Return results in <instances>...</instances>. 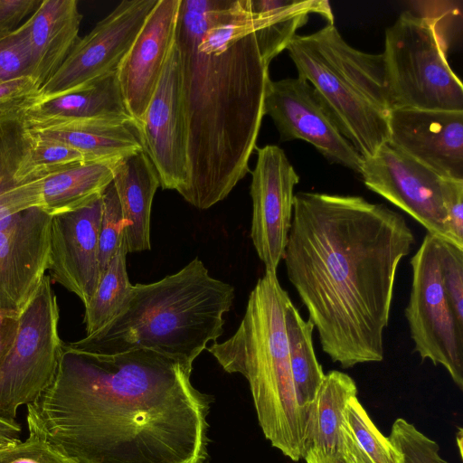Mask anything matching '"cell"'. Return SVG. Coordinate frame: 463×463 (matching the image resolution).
<instances>
[{"mask_svg": "<svg viewBox=\"0 0 463 463\" xmlns=\"http://www.w3.org/2000/svg\"><path fill=\"white\" fill-rule=\"evenodd\" d=\"M411 265L412 282L405 317L414 352L422 360L441 364L463 390V325L443 288L439 238L427 232Z\"/></svg>", "mask_w": 463, "mask_h": 463, "instance_id": "cell-9", "label": "cell"}, {"mask_svg": "<svg viewBox=\"0 0 463 463\" xmlns=\"http://www.w3.org/2000/svg\"><path fill=\"white\" fill-rule=\"evenodd\" d=\"M52 216L40 207L0 230V308L20 314L49 267Z\"/></svg>", "mask_w": 463, "mask_h": 463, "instance_id": "cell-15", "label": "cell"}, {"mask_svg": "<svg viewBox=\"0 0 463 463\" xmlns=\"http://www.w3.org/2000/svg\"><path fill=\"white\" fill-rule=\"evenodd\" d=\"M52 279L45 275L19 316V328L0 368V416L15 420L21 405L33 403L53 382L63 342Z\"/></svg>", "mask_w": 463, "mask_h": 463, "instance_id": "cell-8", "label": "cell"}, {"mask_svg": "<svg viewBox=\"0 0 463 463\" xmlns=\"http://www.w3.org/2000/svg\"><path fill=\"white\" fill-rule=\"evenodd\" d=\"M234 298V288L212 277L194 258L158 281L133 285L117 317L71 345L100 354L146 348L194 363L222 335L223 316Z\"/></svg>", "mask_w": 463, "mask_h": 463, "instance_id": "cell-4", "label": "cell"}, {"mask_svg": "<svg viewBox=\"0 0 463 463\" xmlns=\"http://www.w3.org/2000/svg\"><path fill=\"white\" fill-rule=\"evenodd\" d=\"M418 16L425 20L435 32L448 53L452 42L461 33V1H413Z\"/></svg>", "mask_w": 463, "mask_h": 463, "instance_id": "cell-34", "label": "cell"}, {"mask_svg": "<svg viewBox=\"0 0 463 463\" xmlns=\"http://www.w3.org/2000/svg\"><path fill=\"white\" fill-rule=\"evenodd\" d=\"M192 370L151 349L100 354L63 343L53 382L27 412L78 463H206L213 399Z\"/></svg>", "mask_w": 463, "mask_h": 463, "instance_id": "cell-1", "label": "cell"}, {"mask_svg": "<svg viewBox=\"0 0 463 463\" xmlns=\"http://www.w3.org/2000/svg\"><path fill=\"white\" fill-rule=\"evenodd\" d=\"M356 395V383L347 373L333 370L325 375L309 411L305 451L310 446L338 450L345 410Z\"/></svg>", "mask_w": 463, "mask_h": 463, "instance_id": "cell-26", "label": "cell"}, {"mask_svg": "<svg viewBox=\"0 0 463 463\" xmlns=\"http://www.w3.org/2000/svg\"><path fill=\"white\" fill-rule=\"evenodd\" d=\"M180 4L181 0H157L117 70L133 127L154 95L175 43Z\"/></svg>", "mask_w": 463, "mask_h": 463, "instance_id": "cell-18", "label": "cell"}, {"mask_svg": "<svg viewBox=\"0 0 463 463\" xmlns=\"http://www.w3.org/2000/svg\"><path fill=\"white\" fill-rule=\"evenodd\" d=\"M24 116L30 128L76 119H104L133 126L117 72L66 93L38 99L24 110Z\"/></svg>", "mask_w": 463, "mask_h": 463, "instance_id": "cell-20", "label": "cell"}, {"mask_svg": "<svg viewBox=\"0 0 463 463\" xmlns=\"http://www.w3.org/2000/svg\"><path fill=\"white\" fill-rule=\"evenodd\" d=\"M116 160L83 162L41 179V206L51 216L81 208L113 180Z\"/></svg>", "mask_w": 463, "mask_h": 463, "instance_id": "cell-25", "label": "cell"}, {"mask_svg": "<svg viewBox=\"0 0 463 463\" xmlns=\"http://www.w3.org/2000/svg\"><path fill=\"white\" fill-rule=\"evenodd\" d=\"M263 113L273 120L281 141H307L329 162L360 173L364 158L340 133L307 80L299 77L269 80Z\"/></svg>", "mask_w": 463, "mask_h": 463, "instance_id": "cell-13", "label": "cell"}, {"mask_svg": "<svg viewBox=\"0 0 463 463\" xmlns=\"http://www.w3.org/2000/svg\"><path fill=\"white\" fill-rule=\"evenodd\" d=\"M33 141L24 110L0 115V230L23 211L41 206V180L26 177Z\"/></svg>", "mask_w": 463, "mask_h": 463, "instance_id": "cell-19", "label": "cell"}, {"mask_svg": "<svg viewBox=\"0 0 463 463\" xmlns=\"http://www.w3.org/2000/svg\"><path fill=\"white\" fill-rule=\"evenodd\" d=\"M389 439L401 455V463H449L439 454L438 443L402 418L393 422Z\"/></svg>", "mask_w": 463, "mask_h": 463, "instance_id": "cell-33", "label": "cell"}, {"mask_svg": "<svg viewBox=\"0 0 463 463\" xmlns=\"http://www.w3.org/2000/svg\"><path fill=\"white\" fill-rule=\"evenodd\" d=\"M285 323L298 403L308 420L311 406L326 375L314 349L315 327L308 319L302 317L292 301L287 306Z\"/></svg>", "mask_w": 463, "mask_h": 463, "instance_id": "cell-27", "label": "cell"}, {"mask_svg": "<svg viewBox=\"0 0 463 463\" xmlns=\"http://www.w3.org/2000/svg\"><path fill=\"white\" fill-rule=\"evenodd\" d=\"M299 176L285 152L275 145L257 148L251 171L250 238L266 272L277 273L293 217L294 187Z\"/></svg>", "mask_w": 463, "mask_h": 463, "instance_id": "cell-14", "label": "cell"}, {"mask_svg": "<svg viewBox=\"0 0 463 463\" xmlns=\"http://www.w3.org/2000/svg\"><path fill=\"white\" fill-rule=\"evenodd\" d=\"M255 28L247 0H181L175 43L188 161L182 197L201 210L226 198L250 171L270 80Z\"/></svg>", "mask_w": 463, "mask_h": 463, "instance_id": "cell-3", "label": "cell"}, {"mask_svg": "<svg viewBox=\"0 0 463 463\" xmlns=\"http://www.w3.org/2000/svg\"><path fill=\"white\" fill-rule=\"evenodd\" d=\"M157 0H124L80 38L38 99L66 93L117 72Z\"/></svg>", "mask_w": 463, "mask_h": 463, "instance_id": "cell-10", "label": "cell"}, {"mask_svg": "<svg viewBox=\"0 0 463 463\" xmlns=\"http://www.w3.org/2000/svg\"><path fill=\"white\" fill-rule=\"evenodd\" d=\"M256 18L255 38L264 61H270L286 50L311 14L334 24V15L326 0H247Z\"/></svg>", "mask_w": 463, "mask_h": 463, "instance_id": "cell-24", "label": "cell"}, {"mask_svg": "<svg viewBox=\"0 0 463 463\" xmlns=\"http://www.w3.org/2000/svg\"><path fill=\"white\" fill-rule=\"evenodd\" d=\"M21 426L16 420L0 416V448L20 441Z\"/></svg>", "mask_w": 463, "mask_h": 463, "instance_id": "cell-43", "label": "cell"}, {"mask_svg": "<svg viewBox=\"0 0 463 463\" xmlns=\"http://www.w3.org/2000/svg\"><path fill=\"white\" fill-rule=\"evenodd\" d=\"M345 420L354 442L372 463H401L400 453L374 425L356 396L347 402Z\"/></svg>", "mask_w": 463, "mask_h": 463, "instance_id": "cell-29", "label": "cell"}, {"mask_svg": "<svg viewBox=\"0 0 463 463\" xmlns=\"http://www.w3.org/2000/svg\"><path fill=\"white\" fill-rule=\"evenodd\" d=\"M33 75L28 29L24 23L14 32L0 38V82Z\"/></svg>", "mask_w": 463, "mask_h": 463, "instance_id": "cell-35", "label": "cell"}, {"mask_svg": "<svg viewBox=\"0 0 463 463\" xmlns=\"http://www.w3.org/2000/svg\"><path fill=\"white\" fill-rule=\"evenodd\" d=\"M443 205L450 241L463 249V180H446Z\"/></svg>", "mask_w": 463, "mask_h": 463, "instance_id": "cell-38", "label": "cell"}, {"mask_svg": "<svg viewBox=\"0 0 463 463\" xmlns=\"http://www.w3.org/2000/svg\"><path fill=\"white\" fill-rule=\"evenodd\" d=\"M306 463H347L339 450L308 447L303 456Z\"/></svg>", "mask_w": 463, "mask_h": 463, "instance_id": "cell-42", "label": "cell"}, {"mask_svg": "<svg viewBox=\"0 0 463 463\" xmlns=\"http://www.w3.org/2000/svg\"><path fill=\"white\" fill-rule=\"evenodd\" d=\"M439 267L445 294L463 325V249L439 238Z\"/></svg>", "mask_w": 463, "mask_h": 463, "instance_id": "cell-36", "label": "cell"}, {"mask_svg": "<svg viewBox=\"0 0 463 463\" xmlns=\"http://www.w3.org/2000/svg\"><path fill=\"white\" fill-rule=\"evenodd\" d=\"M338 450L343 454L347 463H372L354 442L344 420L339 436Z\"/></svg>", "mask_w": 463, "mask_h": 463, "instance_id": "cell-41", "label": "cell"}, {"mask_svg": "<svg viewBox=\"0 0 463 463\" xmlns=\"http://www.w3.org/2000/svg\"><path fill=\"white\" fill-rule=\"evenodd\" d=\"M40 89L31 76L0 82V115L25 110L38 100Z\"/></svg>", "mask_w": 463, "mask_h": 463, "instance_id": "cell-37", "label": "cell"}, {"mask_svg": "<svg viewBox=\"0 0 463 463\" xmlns=\"http://www.w3.org/2000/svg\"><path fill=\"white\" fill-rule=\"evenodd\" d=\"M416 239L399 213L362 196L299 192L283 255L322 350L343 368L383 360L399 264Z\"/></svg>", "mask_w": 463, "mask_h": 463, "instance_id": "cell-2", "label": "cell"}, {"mask_svg": "<svg viewBox=\"0 0 463 463\" xmlns=\"http://www.w3.org/2000/svg\"><path fill=\"white\" fill-rule=\"evenodd\" d=\"M30 128L40 137L73 147L88 162L116 160L143 150L134 127L118 121L76 119Z\"/></svg>", "mask_w": 463, "mask_h": 463, "instance_id": "cell-23", "label": "cell"}, {"mask_svg": "<svg viewBox=\"0 0 463 463\" xmlns=\"http://www.w3.org/2000/svg\"><path fill=\"white\" fill-rule=\"evenodd\" d=\"M43 0H0V38L17 29Z\"/></svg>", "mask_w": 463, "mask_h": 463, "instance_id": "cell-39", "label": "cell"}, {"mask_svg": "<svg viewBox=\"0 0 463 463\" xmlns=\"http://www.w3.org/2000/svg\"><path fill=\"white\" fill-rule=\"evenodd\" d=\"M288 53L340 133L364 159L389 138L392 111L383 55L350 46L334 24L296 35Z\"/></svg>", "mask_w": 463, "mask_h": 463, "instance_id": "cell-6", "label": "cell"}, {"mask_svg": "<svg viewBox=\"0 0 463 463\" xmlns=\"http://www.w3.org/2000/svg\"><path fill=\"white\" fill-rule=\"evenodd\" d=\"M291 301L277 273L250 291L244 316L227 340L207 348L222 368L248 381L265 438L293 461L303 458L307 418L298 403L285 312Z\"/></svg>", "mask_w": 463, "mask_h": 463, "instance_id": "cell-5", "label": "cell"}, {"mask_svg": "<svg viewBox=\"0 0 463 463\" xmlns=\"http://www.w3.org/2000/svg\"><path fill=\"white\" fill-rule=\"evenodd\" d=\"M33 131V130H32ZM26 167L29 181H37L72 165L88 162L73 147L54 139L35 134Z\"/></svg>", "mask_w": 463, "mask_h": 463, "instance_id": "cell-30", "label": "cell"}, {"mask_svg": "<svg viewBox=\"0 0 463 463\" xmlns=\"http://www.w3.org/2000/svg\"><path fill=\"white\" fill-rule=\"evenodd\" d=\"M125 222L119 200L111 182L102 194V213L99 232L100 278L124 241Z\"/></svg>", "mask_w": 463, "mask_h": 463, "instance_id": "cell-32", "label": "cell"}, {"mask_svg": "<svg viewBox=\"0 0 463 463\" xmlns=\"http://www.w3.org/2000/svg\"><path fill=\"white\" fill-rule=\"evenodd\" d=\"M19 316L0 308V368L14 343L19 328Z\"/></svg>", "mask_w": 463, "mask_h": 463, "instance_id": "cell-40", "label": "cell"}, {"mask_svg": "<svg viewBox=\"0 0 463 463\" xmlns=\"http://www.w3.org/2000/svg\"><path fill=\"white\" fill-rule=\"evenodd\" d=\"M392 109L463 111V86L430 25L410 11L385 31L382 53Z\"/></svg>", "mask_w": 463, "mask_h": 463, "instance_id": "cell-7", "label": "cell"}, {"mask_svg": "<svg viewBox=\"0 0 463 463\" xmlns=\"http://www.w3.org/2000/svg\"><path fill=\"white\" fill-rule=\"evenodd\" d=\"M365 186L421 224L427 232L449 241L443 205L447 179L383 144L364 159L359 173ZM452 243V242H451Z\"/></svg>", "mask_w": 463, "mask_h": 463, "instance_id": "cell-12", "label": "cell"}, {"mask_svg": "<svg viewBox=\"0 0 463 463\" xmlns=\"http://www.w3.org/2000/svg\"><path fill=\"white\" fill-rule=\"evenodd\" d=\"M112 183L125 222L128 253L150 250L151 208L160 186L155 165L143 150L124 156L115 162Z\"/></svg>", "mask_w": 463, "mask_h": 463, "instance_id": "cell-22", "label": "cell"}, {"mask_svg": "<svg viewBox=\"0 0 463 463\" xmlns=\"http://www.w3.org/2000/svg\"><path fill=\"white\" fill-rule=\"evenodd\" d=\"M102 195L90 203L52 216L50 278L76 295L84 306L100 280L99 232Z\"/></svg>", "mask_w": 463, "mask_h": 463, "instance_id": "cell-16", "label": "cell"}, {"mask_svg": "<svg viewBox=\"0 0 463 463\" xmlns=\"http://www.w3.org/2000/svg\"><path fill=\"white\" fill-rule=\"evenodd\" d=\"M81 19L76 0H43L24 22L33 77L40 87L58 71L77 43Z\"/></svg>", "mask_w": 463, "mask_h": 463, "instance_id": "cell-21", "label": "cell"}, {"mask_svg": "<svg viewBox=\"0 0 463 463\" xmlns=\"http://www.w3.org/2000/svg\"><path fill=\"white\" fill-rule=\"evenodd\" d=\"M134 128L156 167L160 186L182 195L188 184L187 128L175 39L154 95Z\"/></svg>", "mask_w": 463, "mask_h": 463, "instance_id": "cell-11", "label": "cell"}, {"mask_svg": "<svg viewBox=\"0 0 463 463\" xmlns=\"http://www.w3.org/2000/svg\"><path fill=\"white\" fill-rule=\"evenodd\" d=\"M28 438L0 448V463H78L46 438L27 412Z\"/></svg>", "mask_w": 463, "mask_h": 463, "instance_id": "cell-31", "label": "cell"}, {"mask_svg": "<svg viewBox=\"0 0 463 463\" xmlns=\"http://www.w3.org/2000/svg\"><path fill=\"white\" fill-rule=\"evenodd\" d=\"M387 143L444 178L463 180V111L393 109Z\"/></svg>", "mask_w": 463, "mask_h": 463, "instance_id": "cell-17", "label": "cell"}, {"mask_svg": "<svg viewBox=\"0 0 463 463\" xmlns=\"http://www.w3.org/2000/svg\"><path fill=\"white\" fill-rule=\"evenodd\" d=\"M125 242L110 260L84 312L86 335H91L112 321L126 306L133 285L127 271Z\"/></svg>", "mask_w": 463, "mask_h": 463, "instance_id": "cell-28", "label": "cell"}]
</instances>
